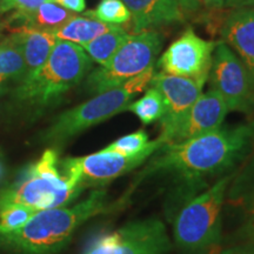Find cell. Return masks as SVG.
<instances>
[{
    "label": "cell",
    "mask_w": 254,
    "mask_h": 254,
    "mask_svg": "<svg viewBox=\"0 0 254 254\" xmlns=\"http://www.w3.org/2000/svg\"><path fill=\"white\" fill-rule=\"evenodd\" d=\"M217 45L218 41L202 39L193 28H189L160 56L158 67L168 74L193 79L205 85Z\"/></svg>",
    "instance_id": "obj_11"
},
{
    "label": "cell",
    "mask_w": 254,
    "mask_h": 254,
    "mask_svg": "<svg viewBox=\"0 0 254 254\" xmlns=\"http://www.w3.org/2000/svg\"><path fill=\"white\" fill-rule=\"evenodd\" d=\"M228 113L221 95L214 90L202 93L178 124L167 144H178L215 131L222 126Z\"/></svg>",
    "instance_id": "obj_13"
},
{
    "label": "cell",
    "mask_w": 254,
    "mask_h": 254,
    "mask_svg": "<svg viewBox=\"0 0 254 254\" xmlns=\"http://www.w3.org/2000/svg\"><path fill=\"white\" fill-rule=\"evenodd\" d=\"M218 254H254V243H239L220 251Z\"/></svg>",
    "instance_id": "obj_28"
},
{
    "label": "cell",
    "mask_w": 254,
    "mask_h": 254,
    "mask_svg": "<svg viewBox=\"0 0 254 254\" xmlns=\"http://www.w3.org/2000/svg\"><path fill=\"white\" fill-rule=\"evenodd\" d=\"M151 85L160 91L166 104V112L159 120L161 127L159 138L164 141V144H167L178 124L182 122L193 104L202 94L204 85L193 79L178 77L163 71L155 73Z\"/></svg>",
    "instance_id": "obj_12"
},
{
    "label": "cell",
    "mask_w": 254,
    "mask_h": 254,
    "mask_svg": "<svg viewBox=\"0 0 254 254\" xmlns=\"http://www.w3.org/2000/svg\"><path fill=\"white\" fill-rule=\"evenodd\" d=\"M233 239L239 243H254V215L244 220L233 234Z\"/></svg>",
    "instance_id": "obj_27"
},
{
    "label": "cell",
    "mask_w": 254,
    "mask_h": 254,
    "mask_svg": "<svg viewBox=\"0 0 254 254\" xmlns=\"http://www.w3.org/2000/svg\"><path fill=\"white\" fill-rule=\"evenodd\" d=\"M150 142L151 141L148 140L147 133L144 129H139V131L129 133V134L117 139L116 141L106 146L101 151L125 155V157H132V155L141 153L145 148H147Z\"/></svg>",
    "instance_id": "obj_25"
},
{
    "label": "cell",
    "mask_w": 254,
    "mask_h": 254,
    "mask_svg": "<svg viewBox=\"0 0 254 254\" xmlns=\"http://www.w3.org/2000/svg\"><path fill=\"white\" fill-rule=\"evenodd\" d=\"M131 13L134 33L184 21L178 0H122Z\"/></svg>",
    "instance_id": "obj_15"
},
{
    "label": "cell",
    "mask_w": 254,
    "mask_h": 254,
    "mask_svg": "<svg viewBox=\"0 0 254 254\" xmlns=\"http://www.w3.org/2000/svg\"><path fill=\"white\" fill-rule=\"evenodd\" d=\"M233 173L187 200L173 217V241L180 254H214L222 232V209Z\"/></svg>",
    "instance_id": "obj_3"
},
{
    "label": "cell",
    "mask_w": 254,
    "mask_h": 254,
    "mask_svg": "<svg viewBox=\"0 0 254 254\" xmlns=\"http://www.w3.org/2000/svg\"><path fill=\"white\" fill-rule=\"evenodd\" d=\"M220 34L244 64L254 87V7L233 9L225 18Z\"/></svg>",
    "instance_id": "obj_14"
},
{
    "label": "cell",
    "mask_w": 254,
    "mask_h": 254,
    "mask_svg": "<svg viewBox=\"0 0 254 254\" xmlns=\"http://www.w3.org/2000/svg\"><path fill=\"white\" fill-rule=\"evenodd\" d=\"M26 75V65L23 51L14 39L9 36L0 44V82L6 79L23 80Z\"/></svg>",
    "instance_id": "obj_21"
},
{
    "label": "cell",
    "mask_w": 254,
    "mask_h": 254,
    "mask_svg": "<svg viewBox=\"0 0 254 254\" xmlns=\"http://www.w3.org/2000/svg\"><path fill=\"white\" fill-rule=\"evenodd\" d=\"M225 202L238 209L245 220L254 215V157L239 172L234 173Z\"/></svg>",
    "instance_id": "obj_18"
},
{
    "label": "cell",
    "mask_w": 254,
    "mask_h": 254,
    "mask_svg": "<svg viewBox=\"0 0 254 254\" xmlns=\"http://www.w3.org/2000/svg\"><path fill=\"white\" fill-rule=\"evenodd\" d=\"M155 74L154 65L136 77L129 79L122 86L95 94L93 98L69 109L57 117L44 133V140L49 142L67 141L92 126L109 120L127 110L132 99L144 92Z\"/></svg>",
    "instance_id": "obj_6"
},
{
    "label": "cell",
    "mask_w": 254,
    "mask_h": 254,
    "mask_svg": "<svg viewBox=\"0 0 254 254\" xmlns=\"http://www.w3.org/2000/svg\"><path fill=\"white\" fill-rule=\"evenodd\" d=\"M91 66L92 59L81 46L58 39L46 63L21 80L17 97L32 106H50L78 85Z\"/></svg>",
    "instance_id": "obj_5"
},
{
    "label": "cell",
    "mask_w": 254,
    "mask_h": 254,
    "mask_svg": "<svg viewBox=\"0 0 254 254\" xmlns=\"http://www.w3.org/2000/svg\"><path fill=\"white\" fill-rule=\"evenodd\" d=\"M171 249L172 241L164 222L147 218L98 237L84 254H167Z\"/></svg>",
    "instance_id": "obj_8"
},
{
    "label": "cell",
    "mask_w": 254,
    "mask_h": 254,
    "mask_svg": "<svg viewBox=\"0 0 254 254\" xmlns=\"http://www.w3.org/2000/svg\"><path fill=\"white\" fill-rule=\"evenodd\" d=\"M84 187L60 167L58 152L49 148L31 164L13 185L0 193V208L23 205L36 211L62 207L80 195Z\"/></svg>",
    "instance_id": "obj_4"
},
{
    "label": "cell",
    "mask_w": 254,
    "mask_h": 254,
    "mask_svg": "<svg viewBox=\"0 0 254 254\" xmlns=\"http://www.w3.org/2000/svg\"><path fill=\"white\" fill-rule=\"evenodd\" d=\"M1 174H2V166L1 164H0V177H1Z\"/></svg>",
    "instance_id": "obj_33"
},
{
    "label": "cell",
    "mask_w": 254,
    "mask_h": 254,
    "mask_svg": "<svg viewBox=\"0 0 254 254\" xmlns=\"http://www.w3.org/2000/svg\"><path fill=\"white\" fill-rule=\"evenodd\" d=\"M129 36L131 34L125 28L116 25L112 30L100 34L99 37L81 47L92 60L103 66L116 55L117 51L123 46V44L128 39Z\"/></svg>",
    "instance_id": "obj_20"
},
{
    "label": "cell",
    "mask_w": 254,
    "mask_h": 254,
    "mask_svg": "<svg viewBox=\"0 0 254 254\" xmlns=\"http://www.w3.org/2000/svg\"><path fill=\"white\" fill-rule=\"evenodd\" d=\"M208 78L212 90L221 95L228 112H254V87L249 72L224 41L215 47Z\"/></svg>",
    "instance_id": "obj_10"
},
{
    "label": "cell",
    "mask_w": 254,
    "mask_h": 254,
    "mask_svg": "<svg viewBox=\"0 0 254 254\" xmlns=\"http://www.w3.org/2000/svg\"><path fill=\"white\" fill-rule=\"evenodd\" d=\"M161 47L163 39L158 32L148 30L131 34L109 62L88 75L86 88L99 94L122 86L153 66Z\"/></svg>",
    "instance_id": "obj_7"
},
{
    "label": "cell",
    "mask_w": 254,
    "mask_h": 254,
    "mask_svg": "<svg viewBox=\"0 0 254 254\" xmlns=\"http://www.w3.org/2000/svg\"><path fill=\"white\" fill-rule=\"evenodd\" d=\"M201 5L207 9H221L225 7V0H200Z\"/></svg>",
    "instance_id": "obj_32"
},
{
    "label": "cell",
    "mask_w": 254,
    "mask_h": 254,
    "mask_svg": "<svg viewBox=\"0 0 254 254\" xmlns=\"http://www.w3.org/2000/svg\"><path fill=\"white\" fill-rule=\"evenodd\" d=\"M225 7L233 9L254 7V0H225Z\"/></svg>",
    "instance_id": "obj_31"
},
{
    "label": "cell",
    "mask_w": 254,
    "mask_h": 254,
    "mask_svg": "<svg viewBox=\"0 0 254 254\" xmlns=\"http://www.w3.org/2000/svg\"><path fill=\"white\" fill-rule=\"evenodd\" d=\"M107 208L106 190H94L72 207L38 211L21 228L0 236V241L30 254H52L67 243L80 225Z\"/></svg>",
    "instance_id": "obj_2"
},
{
    "label": "cell",
    "mask_w": 254,
    "mask_h": 254,
    "mask_svg": "<svg viewBox=\"0 0 254 254\" xmlns=\"http://www.w3.org/2000/svg\"><path fill=\"white\" fill-rule=\"evenodd\" d=\"M47 1H55V0H47Z\"/></svg>",
    "instance_id": "obj_34"
},
{
    "label": "cell",
    "mask_w": 254,
    "mask_h": 254,
    "mask_svg": "<svg viewBox=\"0 0 254 254\" xmlns=\"http://www.w3.org/2000/svg\"><path fill=\"white\" fill-rule=\"evenodd\" d=\"M126 111H129L138 117L144 125H150L163 118L166 112V104L160 91L152 86L146 91L140 99L132 101Z\"/></svg>",
    "instance_id": "obj_22"
},
{
    "label": "cell",
    "mask_w": 254,
    "mask_h": 254,
    "mask_svg": "<svg viewBox=\"0 0 254 254\" xmlns=\"http://www.w3.org/2000/svg\"><path fill=\"white\" fill-rule=\"evenodd\" d=\"M116 25L103 23L98 19L87 17V15H75L72 20H69L65 26H63L56 33L57 39L69 41L77 44L79 46H84L90 43L100 34L112 30Z\"/></svg>",
    "instance_id": "obj_19"
},
{
    "label": "cell",
    "mask_w": 254,
    "mask_h": 254,
    "mask_svg": "<svg viewBox=\"0 0 254 254\" xmlns=\"http://www.w3.org/2000/svg\"><path fill=\"white\" fill-rule=\"evenodd\" d=\"M252 123H253V124H254V120H253V122H252Z\"/></svg>",
    "instance_id": "obj_35"
},
{
    "label": "cell",
    "mask_w": 254,
    "mask_h": 254,
    "mask_svg": "<svg viewBox=\"0 0 254 254\" xmlns=\"http://www.w3.org/2000/svg\"><path fill=\"white\" fill-rule=\"evenodd\" d=\"M57 4L63 6L64 8L74 13H80L86 8V1L85 0H55Z\"/></svg>",
    "instance_id": "obj_29"
},
{
    "label": "cell",
    "mask_w": 254,
    "mask_h": 254,
    "mask_svg": "<svg viewBox=\"0 0 254 254\" xmlns=\"http://www.w3.org/2000/svg\"><path fill=\"white\" fill-rule=\"evenodd\" d=\"M178 2H179L183 12H189V13L196 12L201 6L200 0H178Z\"/></svg>",
    "instance_id": "obj_30"
},
{
    "label": "cell",
    "mask_w": 254,
    "mask_h": 254,
    "mask_svg": "<svg viewBox=\"0 0 254 254\" xmlns=\"http://www.w3.org/2000/svg\"><path fill=\"white\" fill-rule=\"evenodd\" d=\"M254 141V124L221 126L215 131L178 144H165L148 161L136 183L157 173L182 179V189L193 194L207 177L228 174L249 155Z\"/></svg>",
    "instance_id": "obj_1"
},
{
    "label": "cell",
    "mask_w": 254,
    "mask_h": 254,
    "mask_svg": "<svg viewBox=\"0 0 254 254\" xmlns=\"http://www.w3.org/2000/svg\"><path fill=\"white\" fill-rule=\"evenodd\" d=\"M36 209L23 205H8L0 208V236L24 226L37 213Z\"/></svg>",
    "instance_id": "obj_24"
},
{
    "label": "cell",
    "mask_w": 254,
    "mask_h": 254,
    "mask_svg": "<svg viewBox=\"0 0 254 254\" xmlns=\"http://www.w3.org/2000/svg\"><path fill=\"white\" fill-rule=\"evenodd\" d=\"M163 145L164 141L158 136L141 153L132 157L100 151L85 157L64 159L60 167L66 176L74 179L84 189L101 186L141 166Z\"/></svg>",
    "instance_id": "obj_9"
},
{
    "label": "cell",
    "mask_w": 254,
    "mask_h": 254,
    "mask_svg": "<svg viewBox=\"0 0 254 254\" xmlns=\"http://www.w3.org/2000/svg\"><path fill=\"white\" fill-rule=\"evenodd\" d=\"M75 15L74 12L64 8L56 1H45L34 11L14 12L7 20V27L13 33L21 30L56 33Z\"/></svg>",
    "instance_id": "obj_16"
},
{
    "label": "cell",
    "mask_w": 254,
    "mask_h": 254,
    "mask_svg": "<svg viewBox=\"0 0 254 254\" xmlns=\"http://www.w3.org/2000/svg\"><path fill=\"white\" fill-rule=\"evenodd\" d=\"M12 36L23 51L25 65H26L25 78L34 74L46 63L56 43L58 41L53 33L37 30H21L12 33Z\"/></svg>",
    "instance_id": "obj_17"
},
{
    "label": "cell",
    "mask_w": 254,
    "mask_h": 254,
    "mask_svg": "<svg viewBox=\"0 0 254 254\" xmlns=\"http://www.w3.org/2000/svg\"><path fill=\"white\" fill-rule=\"evenodd\" d=\"M47 0H0V12H30Z\"/></svg>",
    "instance_id": "obj_26"
},
{
    "label": "cell",
    "mask_w": 254,
    "mask_h": 254,
    "mask_svg": "<svg viewBox=\"0 0 254 254\" xmlns=\"http://www.w3.org/2000/svg\"><path fill=\"white\" fill-rule=\"evenodd\" d=\"M85 15L111 25L125 24L131 20V13L122 0H101L95 9L87 11Z\"/></svg>",
    "instance_id": "obj_23"
}]
</instances>
